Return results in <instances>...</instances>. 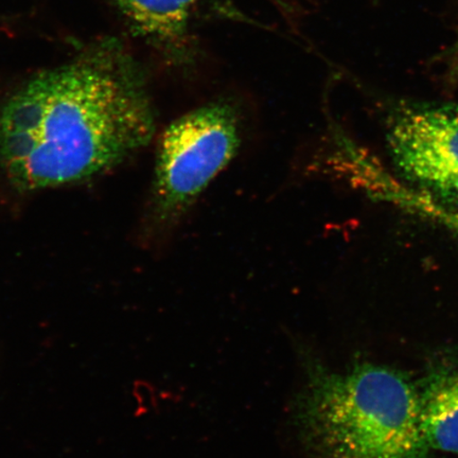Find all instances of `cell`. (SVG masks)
<instances>
[{
	"label": "cell",
	"mask_w": 458,
	"mask_h": 458,
	"mask_svg": "<svg viewBox=\"0 0 458 458\" xmlns=\"http://www.w3.org/2000/svg\"><path fill=\"white\" fill-rule=\"evenodd\" d=\"M156 112L128 51L100 42L29 80L0 108V165L21 191L88 180L151 142Z\"/></svg>",
	"instance_id": "1"
},
{
	"label": "cell",
	"mask_w": 458,
	"mask_h": 458,
	"mask_svg": "<svg viewBox=\"0 0 458 458\" xmlns=\"http://www.w3.org/2000/svg\"><path fill=\"white\" fill-rule=\"evenodd\" d=\"M292 421L312 458H428L417 385L386 366L334 370L301 348Z\"/></svg>",
	"instance_id": "2"
},
{
	"label": "cell",
	"mask_w": 458,
	"mask_h": 458,
	"mask_svg": "<svg viewBox=\"0 0 458 458\" xmlns=\"http://www.w3.org/2000/svg\"><path fill=\"white\" fill-rule=\"evenodd\" d=\"M242 143V112L228 100L208 103L168 125L158 141L148 196L152 242H167Z\"/></svg>",
	"instance_id": "3"
},
{
	"label": "cell",
	"mask_w": 458,
	"mask_h": 458,
	"mask_svg": "<svg viewBox=\"0 0 458 458\" xmlns=\"http://www.w3.org/2000/svg\"><path fill=\"white\" fill-rule=\"evenodd\" d=\"M386 143L399 174L422 193L439 202L458 186V105L397 108Z\"/></svg>",
	"instance_id": "4"
},
{
	"label": "cell",
	"mask_w": 458,
	"mask_h": 458,
	"mask_svg": "<svg viewBox=\"0 0 458 458\" xmlns=\"http://www.w3.org/2000/svg\"><path fill=\"white\" fill-rule=\"evenodd\" d=\"M417 389L429 448L458 454V363L434 366Z\"/></svg>",
	"instance_id": "5"
},
{
	"label": "cell",
	"mask_w": 458,
	"mask_h": 458,
	"mask_svg": "<svg viewBox=\"0 0 458 458\" xmlns=\"http://www.w3.org/2000/svg\"><path fill=\"white\" fill-rule=\"evenodd\" d=\"M134 30L176 63L187 62L189 15L198 0H112Z\"/></svg>",
	"instance_id": "6"
},
{
	"label": "cell",
	"mask_w": 458,
	"mask_h": 458,
	"mask_svg": "<svg viewBox=\"0 0 458 458\" xmlns=\"http://www.w3.org/2000/svg\"><path fill=\"white\" fill-rule=\"evenodd\" d=\"M446 202H458V186L451 192L449 198L446 199Z\"/></svg>",
	"instance_id": "7"
}]
</instances>
